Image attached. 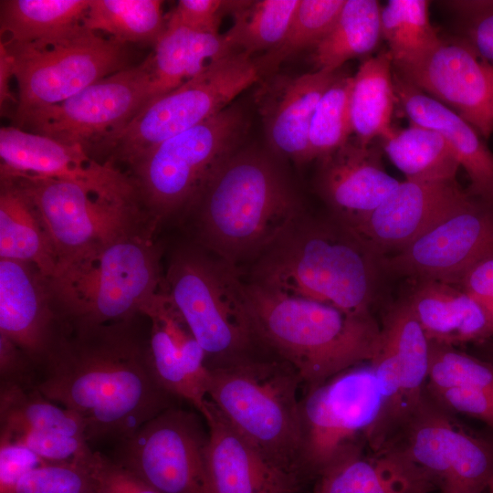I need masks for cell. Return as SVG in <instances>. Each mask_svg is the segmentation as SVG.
Segmentation results:
<instances>
[{"label": "cell", "instance_id": "7402d4cb", "mask_svg": "<svg viewBox=\"0 0 493 493\" xmlns=\"http://www.w3.org/2000/svg\"><path fill=\"white\" fill-rule=\"evenodd\" d=\"M209 493H299L304 481L277 466L246 441L207 399Z\"/></svg>", "mask_w": 493, "mask_h": 493}, {"label": "cell", "instance_id": "e575fe53", "mask_svg": "<svg viewBox=\"0 0 493 493\" xmlns=\"http://www.w3.org/2000/svg\"><path fill=\"white\" fill-rule=\"evenodd\" d=\"M160 0H89L83 26L129 44H155L165 28Z\"/></svg>", "mask_w": 493, "mask_h": 493}, {"label": "cell", "instance_id": "5b68a950", "mask_svg": "<svg viewBox=\"0 0 493 493\" xmlns=\"http://www.w3.org/2000/svg\"><path fill=\"white\" fill-rule=\"evenodd\" d=\"M155 232L150 227L59 262L49 283L62 320L100 325L142 316L164 277Z\"/></svg>", "mask_w": 493, "mask_h": 493}, {"label": "cell", "instance_id": "277c9868", "mask_svg": "<svg viewBox=\"0 0 493 493\" xmlns=\"http://www.w3.org/2000/svg\"><path fill=\"white\" fill-rule=\"evenodd\" d=\"M246 291L257 344L292 366L307 389L377 353L381 324L372 312L351 314L251 282Z\"/></svg>", "mask_w": 493, "mask_h": 493}, {"label": "cell", "instance_id": "836d02e7", "mask_svg": "<svg viewBox=\"0 0 493 493\" xmlns=\"http://www.w3.org/2000/svg\"><path fill=\"white\" fill-rule=\"evenodd\" d=\"M299 0L228 1L232 26L224 33L233 52L254 57L276 47L285 37Z\"/></svg>", "mask_w": 493, "mask_h": 493}, {"label": "cell", "instance_id": "4fadbf2b", "mask_svg": "<svg viewBox=\"0 0 493 493\" xmlns=\"http://www.w3.org/2000/svg\"><path fill=\"white\" fill-rule=\"evenodd\" d=\"M382 393L372 363L349 368L307 389L299 403L300 472L319 478L347 446L364 439L382 408Z\"/></svg>", "mask_w": 493, "mask_h": 493}, {"label": "cell", "instance_id": "d6a6232c", "mask_svg": "<svg viewBox=\"0 0 493 493\" xmlns=\"http://www.w3.org/2000/svg\"><path fill=\"white\" fill-rule=\"evenodd\" d=\"M383 140L391 162L406 180L441 181L455 179L459 163L445 139L437 132L411 123L393 131Z\"/></svg>", "mask_w": 493, "mask_h": 493}, {"label": "cell", "instance_id": "ac0fdd59", "mask_svg": "<svg viewBox=\"0 0 493 493\" xmlns=\"http://www.w3.org/2000/svg\"><path fill=\"white\" fill-rule=\"evenodd\" d=\"M0 157L2 173L66 180L103 194L138 198L125 172L99 162L80 145L4 126L0 129Z\"/></svg>", "mask_w": 493, "mask_h": 493}, {"label": "cell", "instance_id": "3957f363", "mask_svg": "<svg viewBox=\"0 0 493 493\" xmlns=\"http://www.w3.org/2000/svg\"><path fill=\"white\" fill-rule=\"evenodd\" d=\"M305 212L273 157L238 149L209 176L183 217L195 244L238 267L252 263Z\"/></svg>", "mask_w": 493, "mask_h": 493}, {"label": "cell", "instance_id": "f907efd6", "mask_svg": "<svg viewBox=\"0 0 493 493\" xmlns=\"http://www.w3.org/2000/svg\"><path fill=\"white\" fill-rule=\"evenodd\" d=\"M454 285L481 306L493 329V257L473 266Z\"/></svg>", "mask_w": 493, "mask_h": 493}, {"label": "cell", "instance_id": "f35d334b", "mask_svg": "<svg viewBox=\"0 0 493 493\" xmlns=\"http://www.w3.org/2000/svg\"><path fill=\"white\" fill-rule=\"evenodd\" d=\"M352 81V77L338 73L319 100L309 131V161L333 152L350 140Z\"/></svg>", "mask_w": 493, "mask_h": 493}, {"label": "cell", "instance_id": "603a6c76", "mask_svg": "<svg viewBox=\"0 0 493 493\" xmlns=\"http://www.w3.org/2000/svg\"><path fill=\"white\" fill-rule=\"evenodd\" d=\"M338 71L315 70L297 76L271 75L256 94V103L272 152L297 164L309 162V131L316 106Z\"/></svg>", "mask_w": 493, "mask_h": 493}, {"label": "cell", "instance_id": "484cf974", "mask_svg": "<svg viewBox=\"0 0 493 493\" xmlns=\"http://www.w3.org/2000/svg\"><path fill=\"white\" fill-rule=\"evenodd\" d=\"M416 282L406 299L429 341L456 347L493 338L484 309L463 289L437 280Z\"/></svg>", "mask_w": 493, "mask_h": 493}, {"label": "cell", "instance_id": "7c38bea8", "mask_svg": "<svg viewBox=\"0 0 493 493\" xmlns=\"http://www.w3.org/2000/svg\"><path fill=\"white\" fill-rule=\"evenodd\" d=\"M151 85L148 55L141 63L106 77L61 102L16 117V127L80 145L91 156V152H101L105 144L148 104Z\"/></svg>", "mask_w": 493, "mask_h": 493}, {"label": "cell", "instance_id": "30bf717a", "mask_svg": "<svg viewBox=\"0 0 493 493\" xmlns=\"http://www.w3.org/2000/svg\"><path fill=\"white\" fill-rule=\"evenodd\" d=\"M17 83L16 117L61 102L129 65L128 45L79 26L63 37L7 45Z\"/></svg>", "mask_w": 493, "mask_h": 493}, {"label": "cell", "instance_id": "ee69618b", "mask_svg": "<svg viewBox=\"0 0 493 493\" xmlns=\"http://www.w3.org/2000/svg\"><path fill=\"white\" fill-rule=\"evenodd\" d=\"M92 493H160L113 459L92 452L87 459Z\"/></svg>", "mask_w": 493, "mask_h": 493}, {"label": "cell", "instance_id": "bcb514c9", "mask_svg": "<svg viewBox=\"0 0 493 493\" xmlns=\"http://www.w3.org/2000/svg\"><path fill=\"white\" fill-rule=\"evenodd\" d=\"M227 6L228 1L223 0H180L165 15V26L217 35Z\"/></svg>", "mask_w": 493, "mask_h": 493}, {"label": "cell", "instance_id": "7dc6e473", "mask_svg": "<svg viewBox=\"0 0 493 493\" xmlns=\"http://www.w3.org/2000/svg\"><path fill=\"white\" fill-rule=\"evenodd\" d=\"M427 392L445 409L460 413L486 423L493 429V391L480 388L453 387Z\"/></svg>", "mask_w": 493, "mask_h": 493}, {"label": "cell", "instance_id": "e0dca14e", "mask_svg": "<svg viewBox=\"0 0 493 493\" xmlns=\"http://www.w3.org/2000/svg\"><path fill=\"white\" fill-rule=\"evenodd\" d=\"M394 68L404 80L455 111L485 139L493 133V65L467 42L441 40L424 57Z\"/></svg>", "mask_w": 493, "mask_h": 493}, {"label": "cell", "instance_id": "8992f818", "mask_svg": "<svg viewBox=\"0 0 493 493\" xmlns=\"http://www.w3.org/2000/svg\"><path fill=\"white\" fill-rule=\"evenodd\" d=\"M207 399L268 460L300 472L302 381L288 363L262 354L208 368Z\"/></svg>", "mask_w": 493, "mask_h": 493}, {"label": "cell", "instance_id": "cb8c5ba5", "mask_svg": "<svg viewBox=\"0 0 493 493\" xmlns=\"http://www.w3.org/2000/svg\"><path fill=\"white\" fill-rule=\"evenodd\" d=\"M314 493H431L435 488L408 456L387 446L364 456L358 441L343 449L318 478Z\"/></svg>", "mask_w": 493, "mask_h": 493}, {"label": "cell", "instance_id": "7bdbcfd3", "mask_svg": "<svg viewBox=\"0 0 493 493\" xmlns=\"http://www.w3.org/2000/svg\"><path fill=\"white\" fill-rule=\"evenodd\" d=\"M0 441L23 446L52 463L85 460L92 451L84 438L19 427H1Z\"/></svg>", "mask_w": 493, "mask_h": 493}, {"label": "cell", "instance_id": "d4e9b609", "mask_svg": "<svg viewBox=\"0 0 493 493\" xmlns=\"http://www.w3.org/2000/svg\"><path fill=\"white\" fill-rule=\"evenodd\" d=\"M399 100L411 123L441 135L454 152L470 180L467 192L493 199V152L467 121L436 100L425 94L393 72Z\"/></svg>", "mask_w": 493, "mask_h": 493}, {"label": "cell", "instance_id": "681fc988", "mask_svg": "<svg viewBox=\"0 0 493 493\" xmlns=\"http://www.w3.org/2000/svg\"><path fill=\"white\" fill-rule=\"evenodd\" d=\"M37 367L15 342L0 334V381L25 389L37 388Z\"/></svg>", "mask_w": 493, "mask_h": 493}, {"label": "cell", "instance_id": "4316f807", "mask_svg": "<svg viewBox=\"0 0 493 493\" xmlns=\"http://www.w3.org/2000/svg\"><path fill=\"white\" fill-rule=\"evenodd\" d=\"M0 258L34 264L47 278L58 263L37 205L17 179L5 173H0Z\"/></svg>", "mask_w": 493, "mask_h": 493}, {"label": "cell", "instance_id": "8d00e7d4", "mask_svg": "<svg viewBox=\"0 0 493 493\" xmlns=\"http://www.w3.org/2000/svg\"><path fill=\"white\" fill-rule=\"evenodd\" d=\"M1 427H19L86 439L82 420L73 411L54 404L37 388L0 383ZM87 440V439H86Z\"/></svg>", "mask_w": 493, "mask_h": 493}, {"label": "cell", "instance_id": "d6986e66", "mask_svg": "<svg viewBox=\"0 0 493 493\" xmlns=\"http://www.w3.org/2000/svg\"><path fill=\"white\" fill-rule=\"evenodd\" d=\"M471 197L456 178L405 180L355 229L384 256L394 254L460 211Z\"/></svg>", "mask_w": 493, "mask_h": 493}, {"label": "cell", "instance_id": "ffe728a7", "mask_svg": "<svg viewBox=\"0 0 493 493\" xmlns=\"http://www.w3.org/2000/svg\"><path fill=\"white\" fill-rule=\"evenodd\" d=\"M63 322L49 278L34 264L0 258V334L21 348L37 369Z\"/></svg>", "mask_w": 493, "mask_h": 493}, {"label": "cell", "instance_id": "2e32d148", "mask_svg": "<svg viewBox=\"0 0 493 493\" xmlns=\"http://www.w3.org/2000/svg\"><path fill=\"white\" fill-rule=\"evenodd\" d=\"M489 257H493V199L472 195L454 215L402 250L384 256L382 267L385 274L454 285Z\"/></svg>", "mask_w": 493, "mask_h": 493}, {"label": "cell", "instance_id": "5bb4252c", "mask_svg": "<svg viewBox=\"0 0 493 493\" xmlns=\"http://www.w3.org/2000/svg\"><path fill=\"white\" fill-rule=\"evenodd\" d=\"M387 446L404 452L441 493H485L493 477V446L460 427L426 388Z\"/></svg>", "mask_w": 493, "mask_h": 493}, {"label": "cell", "instance_id": "ba28073f", "mask_svg": "<svg viewBox=\"0 0 493 493\" xmlns=\"http://www.w3.org/2000/svg\"><path fill=\"white\" fill-rule=\"evenodd\" d=\"M248 128L245 111L230 105L142 155L125 172L152 224L183 216L209 176L239 148Z\"/></svg>", "mask_w": 493, "mask_h": 493}, {"label": "cell", "instance_id": "816d5d0a", "mask_svg": "<svg viewBox=\"0 0 493 493\" xmlns=\"http://www.w3.org/2000/svg\"><path fill=\"white\" fill-rule=\"evenodd\" d=\"M14 77L13 63L5 47L0 44V105L1 108L7 102L17 103V100L10 91V80ZM15 78V77H14Z\"/></svg>", "mask_w": 493, "mask_h": 493}, {"label": "cell", "instance_id": "1f68e13d", "mask_svg": "<svg viewBox=\"0 0 493 493\" xmlns=\"http://www.w3.org/2000/svg\"><path fill=\"white\" fill-rule=\"evenodd\" d=\"M376 0H345L331 29L313 48L316 70L336 72L348 60L372 51L382 37Z\"/></svg>", "mask_w": 493, "mask_h": 493}, {"label": "cell", "instance_id": "9c48e42d", "mask_svg": "<svg viewBox=\"0 0 493 493\" xmlns=\"http://www.w3.org/2000/svg\"><path fill=\"white\" fill-rule=\"evenodd\" d=\"M262 79L255 57L233 52L147 104L101 152L106 163L128 168L167 139L217 115Z\"/></svg>", "mask_w": 493, "mask_h": 493}, {"label": "cell", "instance_id": "74e56055", "mask_svg": "<svg viewBox=\"0 0 493 493\" xmlns=\"http://www.w3.org/2000/svg\"><path fill=\"white\" fill-rule=\"evenodd\" d=\"M345 0H299L288 31L273 49L255 57L262 78L291 57L314 48L334 25Z\"/></svg>", "mask_w": 493, "mask_h": 493}, {"label": "cell", "instance_id": "4dcf8cb0", "mask_svg": "<svg viewBox=\"0 0 493 493\" xmlns=\"http://www.w3.org/2000/svg\"><path fill=\"white\" fill-rule=\"evenodd\" d=\"M89 0H1L0 35L7 45L52 40L83 26Z\"/></svg>", "mask_w": 493, "mask_h": 493}, {"label": "cell", "instance_id": "52a82bcc", "mask_svg": "<svg viewBox=\"0 0 493 493\" xmlns=\"http://www.w3.org/2000/svg\"><path fill=\"white\" fill-rule=\"evenodd\" d=\"M163 287L204 349L207 368L260 355L238 267L195 243L183 246L171 256Z\"/></svg>", "mask_w": 493, "mask_h": 493}, {"label": "cell", "instance_id": "83f0119b", "mask_svg": "<svg viewBox=\"0 0 493 493\" xmlns=\"http://www.w3.org/2000/svg\"><path fill=\"white\" fill-rule=\"evenodd\" d=\"M379 349L389 353L399 367L401 395L395 415L398 428L423 397L429 370V341L406 299L394 303L385 313Z\"/></svg>", "mask_w": 493, "mask_h": 493}, {"label": "cell", "instance_id": "f546056e", "mask_svg": "<svg viewBox=\"0 0 493 493\" xmlns=\"http://www.w3.org/2000/svg\"><path fill=\"white\" fill-rule=\"evenodd\" d=\"M390 53L365 59L352 76L350 115L355 140L364 145L384 138L392 131V116L397 100Z\"/></svg>", "mask_w": 493, "mask_h": 493}, {"label": "cell", "instance_id": "6da1fadb", "mask_svg": "<svg viewBox=\"0 0 493 493\" xmlns=\"http://www.w3.org/2000/svg\"><path fill=\"white\" fill-rule=\"evenodd\" d=\"M137 318L100 325L64 322L37 368V389L79 415L87 441L120 442L174 406L153 373Z\"/></svg>", "mask_w": 493, "mask_h": 493}, {"label": "cell", "instance_id": "60d3db41", "mask_svg": "<svg viewBox=\"0 0 493 493\" xmlns=\"http://www.w3.org/2000/svg\"><path fill=\"white\" fill-rule=\"evenodd\" d=\"M426 386L432 389L467 387L493 391V364L456 347L429 341Z\"/></svg>", "mask_w": 493, "mask_h": 493}, {"label": "cell", "instance_id": "f6af8a7d", "mask_svg": "<svg viewBox=\"0 0 493 493\" xmlns=\"http://www.w3.org/2000/svg\"><path fill=\"white\" fill-rule=\"evenodd\" d=\"M463 19L467 43L493 61V0L446 2ZM491 63V62H490Z\"/></svg>", "mask_w": 493, "mask_h": 493}, {"label": "cell", "instance_id": "db71d44e", "mask_svg": "<svg viewBox=\"0 0 493 493\" xmlns=\"http://www.w3.org/2000/svg\"><path fill=\"white\" fill-rule=\"evenodd\" d=\"M485 493H493V477L490 479Z\"/></svg>", "mask_w": 493, "mask_h": 493}, {"label": "cell", "instance_id": "f5cc1de1", "mask_svg": "<svg viewBox=\"0 0 493 493\" xmlns=\"http://www.w3.org/2000/svg\"><path fill=\"white\" fill-rule=\"evenodd\" d=\"M477 346L481 352L482 359L493 364V338L477 344Z\"/></svg>", "mask_w": 493, "mask_h": 493}, {"label": "cell", "instance_id": "9a60e30c", "mask_svg": "<svg viewBox=\"0 0 493 493\" xmlns=\"http://www.w3.org/2000/svg\"><path fill=\"white\" fill-rule=\"evenodd\" d=\"M207 440L197 414L172 406L118 442L113 460L160 493H209Z\"/></svg>", "mask_w": 493, "mask_h": 493}, {"label": "cell", "instance_id": "8fae6325", "mask_svg": "<svg viewBox=\"0 0 493 493\" xmlns=\"http://www.w3.org/2000/svg\"><path fill=\"white\" fill-rule=\"evenodd\" d=\"M10 175L18 180L37 205L58 263L125 236L150 227L157 230L137 197L110 195L66 180Z\"/></svg>", "mask_w": 493, "mask_h": 493}, {"label": "cell", "instance_id": "7a4b0ae2", "mask_svg": "<svg viewBox=\"0 0 493 493\" xmlns=\"http://www.w3.org/2000/svg\"><path fill=\"white\" fill-rule=\"evenodd\" d=\"M383 257L330 214L305 212L252 262L248 282L348 313H368L383 273Z\"/></svg>", "mask_w": 493, "mask_h": 493}, {"label": "cell", "instance_id": "ab89813d", "mask_svg": "<svg viewBox=\"0 0 493 493\" xmlns=\"http://www.w3.org/2000/svg\"><path fill=\"white\" fill-rule=\"evenodd\" d=\"M147 318L151 320L148 355L157 381L174 398L189 402L203 416L206 411L205 391L189 374L180 347L162 321L153 316Z\"/></svg>", "mask_w": 493, "mask_h": 493}, {"label": "cell", "instance_id": "f1b7e54d", "mask_svg": "<svg viewBox=\"0 0 493 493\" xmlns=\"http://www.w3.org/2000/svg\"><path fill=\"white\" fill-rule=\"evenodd\" d=\"M230 53L233 51L224 34H205L182 26H165L149 55L152 85L148 104Z\"/></svg>", "mask_w": 493, "mask_h": 493}, {"label": "cell", "instance_id": "d590c367", "mask_svg": "<svg viewBox=\"0 0 493 493\" xmlns=\"http://www.w3.org/2000/svg\"><path fill=\"white\" fill-rule=\"evenodd\" d=\"M428 5L425 0H391L382 8V37L394 68L419 59L441 42L431 25Z\"/></svg>", "mask_w": 493, "mask_h": 493}, {"label": "cell", "instance_id": "c3c4849f", "mask_svg": "<svg viewBox=\"0 0 493 493\" xmlns=\"http://www.w3.org/2000/svg\"><path fill=\"white\" fill-rule=\"evenodd\" d=\"M48 463L23 446L0 441V493H13L24 475Z\"/></svg>", "mask_w": 493, "mask_h": 493}, {"label": "cell", "instance_id": "b9f144b4", "mask_svg": "<svg viewBox=\"0 0 493 493\" xmlns=\"http://www.w3.org/2000/svg\"><path fill=\"white\" fill-rule=\"evenodd\" d=\"M88 457L83 461L48 463L37 467L20 478L13 493H92Z\"/></svg>", "mask_w": 493, "mask_h": 493}, {"label": "cell", "instance_id": "44dd1931", "mask_svg": "<svg viewBox=\"0 0 493 493\" xmlns=\"http://www.w3.org/2000/svg\"><path fill=\"white\" fill-rule=\"evenodd\" d=\"M316 189L330 214L356 228L400 184L384 170L380 152L349 140L320 158Z\"/></svg>", "mask_w": 493, "mask_h": 493}]
</instances>
